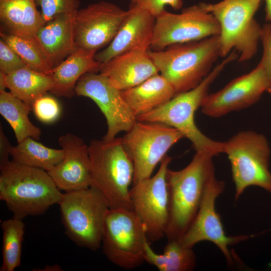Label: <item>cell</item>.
<instances>
[{"label":"cell","mask_w":271,"mask_h":271,"mask_svg":"<svg viewBox=\"0 0 271 271\" xmlns=\"http://www.w3.org/2000/svg\"><path fill=\"white\" fill-rule=\"evenodd\" d=\"M213 157L197 151L184 169L167 170L169 218L165 236L168 240H180L193 221L207 186L215 176Z\"/></svg>","instance_id":"1"},{"label":"cell","mask_w":271,"mask_h":271,"mask_svg":"<svg viewBox=\"0 0 271 271\" xmlns=\"http://www.w3.org/2000/svg\"><path fill=\"white\" fill-rule=\"evenodd\" d=\"M238 57L234 51L230 52L196 87L177 93L165 104L136 117L137 121L161 123L176 128L190 141L196 152H206L213 156L223 153L224 143L212 140L204 135L196 126L194 115L208 94L211 84L225 66Z\"/></svg>","instance_id":"2"},{"label":"cell","mask_w":271,"mask_h":271,"mask_svg":"<svg viewBox=\"0 0 271 271\" xmlns=\"http://www.w3.org/2000/svg\"><path fill=\"white\" fill-rule=\"evenodd\" d=\"M0 199L20 219L45 213L63 193L48 172L10 161L0 167Z\"/></svg>","instance_id":"3"},{"label":"cell","mask_w":271,"mask_h":271,"mask_svg":"<svg viewBox=\"0 0 271 271\" xmlns=\"http://www.w3.org/2000/svg\"><path fill=\"white\" fill-rule=\"evenodd\" d=\"M148 53L177 94L196 87L212 70L221 57L219 37L174 44L159 51L150 49Z\"/></svg>","instance_id":"4"},{"label":"cell","mask_w":271,"mask_h":271,"mask_svg":"<svg viewBox=\"0 0 271 271\" xmlns=\"http://www.w3.org/2000/svg\"><path fill=\"white\" fill-rule=\"evenodd\" d=\"M91 186L103 196L109 209L133 210L130 185L133 183V162L122 138L92 140L88 146Z\"/></svg>","instance_id":"5"},{"label":"cell","mask_w":271,"mask_h":271,"mask_svg":"<svg viewBox=\"0 0 271 271\" xmlns=\"http://www.w3.org/2000/svg\"><path fill=\"white\" fill-rule=\"evenodd\" d=\"M262 0H222L215 4L199 3L217 20L221 57H226L232 50L240 54L238 61L252 58L257 51L261 27L254 15Z\"/></svg>","instance_id":"6"},{"label":"cell","mask_w":271,"mask_h":271,"mask_svg":"<svg viewBox=\"0 0 271 271\" xmlns=\"http://www.w3.org/2000/svg\"><path fill=\"white\" fill-rule=\"evenodd\" d=\"M59 205L68 237L78 246L99 249L109 210L100 192L93 186L64 192Z\"/></svg>","instance_id":"7"},{"label":"cell","mask_w":271,"mask_h":271,"mask_svg":"<svg viewBox=\"0 0 271 271\" xmlns=\"http://www.w3.org/2000/svg\"><path fill=\"white\" fill-rule=\"evenodd\" d=\"M235 187V200L251 186L271 193L270 148L265 137L252 130L237 132L224 142Z\"/></svg>","instance_id":"8"},{"label":"cell","mask_w":271,"mask_h":271,"mask_svg":"<svg viewBox=\"0 0 271 271\" xmlns=\"http://www.w3.org/2000/svg\"><path fill=\"white\" fill-rule=\"evenodd\" d=\"M148 242L145 227L133 210L109 209L101 244L110 261L126 269L136 268L145 261Z\"/></svg>","instance_id":"9"},{"label":"cell","mask_w":271,"mask_h":271,"mask_svg":"<svg viewBox=\"0 0 271 271\" xmlns=\"http://www.w3.org/2000/svg\"><path fill=\"white\" fill-rule=\"evenodd\" d=\"M184 138L176 128L157 123L137 121L122 141L134 166L132 185L151 177L170 148Z\"/></svg>","instance_id":"10"},{"label":"cell","mask_w":271,"mask_h":271,"mask_svg":"<svg viewBox=\"0 0 271 271\" xmlns=\"http://www.w3.org/2000/svg\"><path fill=\"white\" fill-rule=\"evenodd\" d=\"M172 158L166 155L153 177L132 185L130 198L133 210L146 231L148 240L156 241L166 235L169 218L166 173Z\"/></svg>","instance_id":"11"},{"label":"cell","mask_w":271,"mask_h":271,"mask_svg":"<svg viewBox=\"0 0 271 271\" xmlns=\"http://www.w3.org/2000/svg\"><path fill=\"white\" fill-rule=\"evenodd\" d=\"M219 24L200 3L182 9L179 14L166 10L156 17L150 49L162 50L170 45L219 35Z\"/></svg>","instance_id":"12"},{"label":"cell","mask_w":271,"mask_h":271,"mask_svg":"<svg viewBox=\"0 0 271 271\" xmlns=\"http://www.w3.org/2000/svg\"><path fill=\"white\" fill-rule=\"evenodd\" d=\"M225 183L214 176L206 188L199 210L192 224L183 235L181 242L186 247L193 248L197 243L208 241L217 246L224 256L228 265L234 263L238 257L231 252L229 247L250 237L248 235L227 236L221 217L215 207L217 197L223 192Z\"/></svg>","instance_id":"13"},{"label":"cell","mask_w":271,"mask_h":271,"mask_svg":"<svg viewBox=\"0 0 271 271\" xmlns=\"http://www.w3.org/2000/svg\"><path fill=\"white\" fill-rule=\"evenodd\" d=\"M75 92L78 96L91 99L104 114L107 125L103 138L105 141L115 138L120 132H128L137 122L136 117L123 98L121 91L100 73L84 74L77 82Z\"/></svg>","instance_id":"14"},{"label":"cell","mask_w":271,"mask_h":271,"mask_svg":"<svg viewBox=\"0 0 271 271\" xmlns=\"http://www.w3.org/2000/svg\"><path fill=\"white\" fill-rule=\"evenodd\" d=\"M127 15V10L103 1L78 10L74 18L76 47L97 52L108 45Z\"/></svg>","instance_id":"15"},{"label":"cell","mask_w":271,"mask_h":271,"mask_svg":"<svg viewBox=\"0 0 271 271\" xmlns=\"http://www.w3.org/2000/svg\"><path fill=\"white\" fill-rule=\"evenodd\" d=\"M271 88L259 64L249 73L231 80L220 90L208 94L201 106L202 112L219 117L248 107Z\"/></svg>","instance_id":"16"},{"label":"cell","mask_w":271,"mask_h":271,"mask_svg":"<svg viewBox=\"0 0 271 271\" xmlns=\"http://www.w3.org/2000/svg\"><path fill=\"white\" fill-rule=\"evenodd\" d=\"M58 143L64 155L62 161L48 172L57 187L64 192L91 186V169L88 146L78 136L67 133Z\"/></svg>","instance_id":"17"},{"label":"cell","mask_w":271,"mask_h":271,"mask_svg":"<svg viewBox=\"0 0 271 271\" xmlns=\"http://www.w3.org/2000/svg\"><path fill=\"white\" fill-rule=\"evenodd\" d=\"M156 18L140 7L131 4L117 34L106 47L95 55L103 64L112 58L135 50L150 49Z\"/></svg>","instance_id":"18"},{"label":"cell","mask_w":271,"mask_h":271,"mask_svg":"<svg viewBox=\"0 0 271 271\" xmlns=\"http://www.w3.org/2000/svg\"><path fill=\"white\" fill-rule=\"evenodd\" d=\"M148 51L135 50L116 56L102 64L99 73L121 91L133 87L159 73Z\"/></svg>","instance_id":"19"},{"label":"cell","mask_w":271,"mask_h":271,"mask_svg":"<svg viewBox=\"0 0 271 271\" xmlns=\"http://www.w3.org/2000/svg\"><path fill=\"white\" fill-rule=\"evenodd\" d=\"M96 51L77 48L54 68L51 76L53 85L50 91L58 97L71 98L75 94L78 80L84 74L99 71L102 63L95 58Z\"/></svg>","instance_id":"20"},{"label":"cell","mask_w":271,"mask_h":271,"mask_svg":"<svg viewBox=\"0 0 271 271\" xmlns=\"http://www.w3.org/2000/svg\"><path fill=\"white\" fill-rule=\"evenodd\" d=\"M74 14L54 17L45 23L36 34L37 41L54 67L77 48L74 40Z\"/></svg>","instance_id":"21"},{"label":"cell","mask_w":271,"mask_h":271,"mask_svg":"<svg viewBox=\"0 0 271 271\" xmlns=\"http://www.w3.org/2000/svg\"><path fill=\"white\" fill-rule=\"evenodd\" d=\"M35 0H0V20L9 34L29 39L45 24Z\"/></svg>","instance_id":"22"},{"label":"cell","mask_w":271,"mask_h":271,"mask_svg":"<svg viewBox=\"0 0 271 271\" xmlns=\"http://www.w3.org/2000/svg\"><path fill=\"white\" fill-rule=\"evenodd\" d=\"M121 94L137 117L165 104L176 92L173 86L158 73L133 87L121 91Z\"/></svg>","instance_id":"23"},{"label":"cell","mask_w":271,"mask_h":271,"mask_svg":"<svg viewBox=\"0 0 271 271\" xmlns=\"http://www.w3.org/2000/svg\"><path fill=\"white\" fill-rule=\"evenodd\" d=\"M6 81L10 92L32 110L35 100L50 91L53 85L51 75L36 71L27 66L7 74Z\"/></svg>","instance_id":"24"},{"label":"cell","mask_w":271,"mask_h":271,"mask_svg":"<svg viewBox=\"0 0 271 271\" xmlns=\"http://www.w3.org/2000/svg\"><path fill=\"white\" fill-rule=\"evenodd\" d=\"M64 155L62 149L47 147L30 137L12 146L10 152L12 161L47 172L60 163Z\"/></svg>","instance_id":"25"},{"label":"cell","mask_w":271,"mask_h":271,"mask_svg":"<svg viewBox=\"0 0 271 271\" xmlns=\"http://www.w3.org/2000/svg\"><path fill=\"white\" fill-rule=\"evenodd\" d=\"M193 248L182 244L179 240H168L162 254L155 252L148 242L146 245L145 261L160 271H191L195 265L196 257Z\"/></svg>","instance_id":"26"},{"label":"cell","mask_w":271,"mask_h":271,"mask_svg":"<svg viewBox=\"0 0 271 271\" xmlns=\"http://www.w3.org/2000/svg\"><path fill=\"white\" fill-rule=\"evenodd\" d=\"M32 109L10 92H0V113L12 128L18 143L30 137L38 140L40 129L30 121L28 115Z\"/></svg>","instance_id":"27"},{"label":"cell","mask_w":271,"mask_h":271,"mask_svg":"<svg viewBox=\"0 0 271 271\" xmlns=\"http://www.w3.org/2000/svg\"><path fill=\"white\" fill-rule=\"evenodd\" d=\"M3 262L0 271H14L21 263L25 223L13 217L1 222Z\"/></svg>","instance_id":"28"},{"label":"cell","mask_w":271,"mask_h":271,"mask_svg":"<svg viewBox=\"0 0 271 271\" xmlns=\"http://www.w3.org/2000/svg\"><path fill=\"white\" fill-rule=\"evenodd\" d=\"M1 38L7 42L29 68L51 75L54 68L50 59L37 40L24 38L1 33Z\"/></svg>","instance_id":"29"},{"label":"cell","mask_w":271,"mask_h":271,"mask_svg":"<svg viewBox=\"0 0 271 271\" xmlns=\"http://www.w3.org/2000/svg\"><path fill=\"white\" fill-rule=\"evenodd\" d=\"M45 23L62 14H74L79 8V0H35Z\"/></svg>","instance_id":"30"},{"label":"cell","mask_w":271,"mask_h":271,"mask_svg":"<svg viewBox=\"0 0 271 271\" xmlns=\"http://www.w3.org/2000/svg\"><path fill=\"white\" fill-rule=\"evenodd\" d=\"M32 110L37 118L42 122L51 123L59 116L61 107L56 99L45 94L35 100Z\"/></svg>","instance_id":"31"},{"label":"cell","mask_w":271,"mask_h":271,"mask_svg":"<svg viewBox=\"0 0 271 271\" xmlns=\"http://www.w3.org/2000/svg\"><path fill=\"white\" fill-rule=\"evenodd\" d=\"M26 64L17 52L3 39H0V71L9 73Z\"/></svg>","instance_id":"32"},{"label":"cell","mask_w":271,"mask_h":271,"mask_svg":"<svg viewBox=\"0 0 271 271\" xmlns=\"http://www.w3.org/2000/svg\"><path fill=\"white\" fill-rule=\"evenodd\" d=\"M130 4L136 5L157 17L165 10L166 6L174 10H180L183 5L182 0H129Z\"/></svg>","instance_id":"33"},{"label":"cell","mask_w":271,"mask_h":271,"mask_svg":"<svg viewBox=\"0 0 271 271\" xmlns=\"http://www.w3.org/2000/svg\"><path fill=\"white\" fill-rule=\"evenodd\" d=\"M260 40L263 48V53L260 62L267 79L271 86V23L261 27Z\"/></svg>","instance_id":"34"},{"label":"cell","mask_w":271,"mask_h":271,"mask_svg":"<svg viewBox=\"0 0 271 271\" xmlns=\"http://www.w3.org/2000/svg\"><path fill=\"white\" fill-rule=\"evenodd\" d=\"M8 139L4 132L3 128L0 125V167L5 165L10 161L9 157L12 148Z\"/></svg>","instance_id":"35"},{"label":"cell","mask_w":271,"mask_h":271,"mask_svg":"<svg viewBox=\"0 0 271 271\" xmlns=\"http://www.w3.org/2000/svg\"><path fill=\"white\" fill-rule=\"evenodd\" d=\"M265 19L271 23V0H265Z\"/></svg>","instance_id":"36"},{"label":"cell","mask_w":271,"mask_h":271,"mask_svg":"<svg viewBox=\"0 0 271 271\" xmlns=\"http://www.w3.org/2000/svg\"><path fill=\"white\" fill-rule=\"evenodd\" d=\"M7 74L0 71V92L5 91L7 87Z\"/></svg>","instance_id":"37"},{"label":"cell","mask_w":271,"mask_h":271,"mask_svg":"<svg viewBox=\"0 0 271 271\" xmlns=\"http://www.w3.org/2000/svg\"><path fill=\"white\" fill-rule=\"evenodd\" d=\"M37 270H42V271H61L62 270V268L58 264H55L53 265H47L46 266L42 268V269H38Z\"/></svg>","instance_id":"38"}]
</instances>
